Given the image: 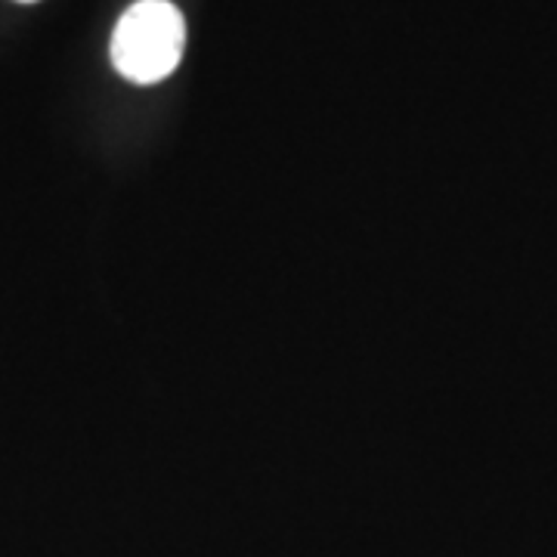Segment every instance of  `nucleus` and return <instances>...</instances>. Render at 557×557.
I'll return each mask as SVG.
<instances>
[{
  "label": "nucleus",
  "mask_w": 557,
  "mask_h": 557,
  "mask_svg": "<svg viewBox=\"0 0 557 557\" xmlns=\"http://www.w3.org/2000/svg\"><path fill=\"white\" fill-rule=\"evenodd\" d=\"M22 3H32V0H22Z\"/></svg>",
  "instance_id": "nucleus-2"
},
{
  "label": "nucleus",
  "mask_w": 557,
  "mask_h": 557,
  "mask_svg": "<svg viewBox=\"0 0 557 557\" xmlns=\"http://www.w3.org/2000/svg\"><path fill=\"white\" fill-rule=\"evenodd\" d=\"M186 22L168 0H139L112 35V62L134 84H156L180 65Z\"/></svg>",
  "instance_id": "nucleus-1"
}]
</instances>
